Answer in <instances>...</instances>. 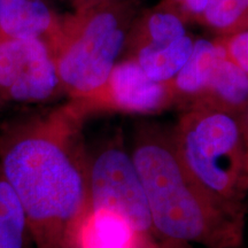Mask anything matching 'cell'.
I'll use <instances>...</instances> for the list:
<instances>
[{
  "instance_id": "6da1fadb",
  "label": "cell",
  "mask_w": 248,
  "mask_h": 248,
  "mask_svg": "<svg viewBox=\"0 0 248 248\" xmlns=\"http://www.w3.org/2000/svg\"><path fill=\"white\" fill-rule=\"evenodd\" d=\"M84 121L67 101L12 121L0 133V170L21 201L37 248H63L89 206Z\"/></svg>"
},
{
  "instance_id": "7a4b0ae2",
  "label": "cell",
  "mask_w": 248,
  "mask_h": 248,
  "mask_svg": "<svg viewBox=\"0 0 248 248\" xmlns=\"http://www.w3.org/2000/svg\"><path fill=\"white\" fill-rule=\"evenodd\" d=\"M150 206L159 240L204 248H240L246 210L232 208L206 191L179 160L171 128L145 122L130 151Z\"/></svg>"
},
{
  "instance_id": "3957f363",
  "label": "cell",
  "mask_w": 248,
  "mask_h": 248,
  "mask_svg": "<svg viewBox=\"0 0 248 248\" xmlns=\"http://www.w3.org/2000/svg\"><path fill=\"white\" fill-rule=\"evenodd\" d=\"M144 0H106L63 15L49 44L63 93L84 97L106 82L122 58L126 37Z\"/></svg>"
},
{
  "instance_id": "277c9868",
  "label": "cell",
  "mask_w": 248,
  "mask_h": 248,
  "mask_svg": "<svg viewBox=\"0 0 248 248\" xmlns=\"http://www.w3.org/2000/svg\"><path fill=\"white\" fill-rule=\"evenodd\" d=\"M179 160L214 198L248 213V161L239 117L215 108L183 109L171 128Z\"/></svg>"
},
{
  "instance_id": "5b68a950",
  "label": "cell",
  "mask_w": 248,
  "mask_h": 248,
  "mask_svg": "<svg viewBox=\"0 0 248 248\" xmlns=\"http://www.w3.org/2000/svg\"><path fill=\"white\" fill-rule=\"evenodd\" d=\"M89 207L116 214L157 239L138 170L120 137L89 155Z\"/></svg>"
},
{
  "instance_id": "8992f818",
  "label": "cell",
  "mask_w": 248,
  "mask_h": 248,
  "mask_svg": "<svg viewBox=\"0 0 248 248\" xmlns=\"http://www.w3.org/2000/svg\"><path fill=\"white\" fill-rule=\"evenodd\" d=\"M68 102L84 120L104 113L155 115L175 107L169 83L151 79L137 62L129 58L117 62L100 88Z\"/></svg>"
},
{
  "instance_id": "52a82bcc",
  "label": "cell",
  "mask_w": 248,
  "mask_h": 248,
  "mask_svg": "<svg viewBox=\"0 0 248 248\" xmlns=\"http://www.w3.org/2000/svg\"><path fill=\"white\" fill-rule=\"evenodd\" d=\"M63 93L48 45L38 38L0 36V98L39 104Z\"/></svg>"
},
{
  "instance_id": "ba28073f",
  "label": "cell",
  "mask_w": 248,
  "mask_h": 248,
  "mask_svg": "<svg viewBox=\"0 0 248 248\" xmlns=\"http://www.w3.org/2000/svg\"><path fill=\"white\" fill-rule=\"evenodd\" d=\"M157 243L116 214L88 206L70 229L63 248H155Z\"/></svg>"
},
{
  "instance_id": "9c48e42d",
  "label": "cell",
  "mask_w": 248,
  "mask_h": 248,
  "mask_svg": "<svg viewBox=\"0 0 248 248\" xmlns=\"http://www.w3.org/2000/svg\"><path fill=\"white\" fill-rule=\"evenodd\" d=\"M62 17L48 0H0V36L38 38L49 46Z\"/></svg>"
},
{
  "instance_id": "30bf717a",
  "label": "cell",
  "mask_w": 248,
  "mask_h": 248,
  "mask_svg": "<svg viewBox=\"0 0 248 248\" xmlns=\"http://www.w3.org/2000/svg\"><path fill=\"white\" fill-rule=\"evenodd\" d=\"M187 33V23L181 14L171 6L159 1L153 7L142 8L135 18L122 58L131 57L144 48L170 44Z\"/></svg>"
},
{
  "instance_id": "8fae6325",
  "label": "cell",
  "mask_w": 248,
  "mask_h": 248,
  "mask_svg": "<svg viewBox=\"0 0 248 248\" xmlns=\"http://www.w3.org/2000/svg\"><path fill=\"white\" fill-rule=\"evenodd\" d=\"M221 54L222 49L215 39H195L191 57L169 82L175 98V107L183 110L192 107L199 100Z\"/></svg>"
},
{
  "instance_id": "7c38bea8",
  "label": "cell",
  "mask_w": 248,
  "mask_h": 248,
  "mask_svg": "<svg viewBox=\"0 0 248 248\" xmlns=\"http://www.w3.org/2000/svg\"><path fill=\"white\" fill-rule=\"evenodd\" d=\"M197 106L215 108L238 117L248 106V74L226 57L223 51L208 85L192 107Z\"/></svg>"
},
{
  "instance_id": "4fadbf2b",
  "label": "cell",
  "mask_w": 248,
  "mask_h": 248,
  "mask_svg": "<svg viewBox=\"0 0 248 248\" xmlns=\"http://www.w3.org/2000/svg\"><path fill=\"white\" fill-rule=\"evenodd\" d=\"M195 39L187 33L170 44L140 49L129 59L137 62L151 79L159 83H169L191 57Z\"/></svg>"
},
{
  "instance_id": "5bb4252c",
  "label": "cell",
  "mask_w": 248,
  "mask_h": 248,
  "mask_svg": "<svg viewBox=\"0 0 248 248\" xmlns=\"http://www.w3.org/2000/svg\"><path fill=\"white\" fill-rule=\"evenodd\" d=\"M28 237L26 212L0 170V248H24Z\"/></svg>"
},
{
  "instance_id": "9a60e30c",
  "label": "cell",
  "mask_w": 248,
  "mask_h": 248,
  "mask_svg": "<svg viewBox=\"0 0 248 248\" xmlns=\"http://www.w3.org/2000/svg\"><path fill=\"white\" fill-rule=\"evenodd\" d=\"M199 24L216 36L248 30V0H209Z\"/></svg>"
},
{
  "instance_id": "2e32d148",
  "label": "cell",
  "mask_w": 248,
  "mask_h": 248,
  "mask_svg": "<svg viewBox=\"0 0 248 248\" xmlns=\"http://www.w3.org/2000/svg\"><path fill=\"white\" fill-rule=\"evenodd\" d=\"M216 43L224 54L248 74V30L226 36H217Z\"/></svg>"
},
{
  "instance_id": "e0dca14e",
  "label": "cell",
  "mask_w": 248,
  "mask_h": 248,
  "mask_svg": "<svg viewBox=\"0 0 248 248\" xmlns=\"http://www.w3.org/2000/svg\"><path fill=\"white\" fill-rule=\"evenodd\" d=\"M208 5L209 0H182L175 9L187 24H199Z\"/></svg>"
},
{
  "instance_id": "ac0fdd59",
  "label": "cell",
  "mask_w": 248,
  "mask_h": 248,
  "mask_svg": "<svg viewBox=\"0 0 248 248\" xmlns=\"http://www.w3.org/2000/svg\"><path fill=\"white\" fill-rule=\"evenodd\" d=\"M68 1L73 7V12H80L94 7V6L101 4L106 0H68Z\"/></svg>"
},
{
  "instance_id": "d6986e66",
  "label": "cell",
  "mask_w": 248,
  "mask_h": 248,
  "mask_svg": "<svg viewBox=\"0 0 248 248\" xmlns=\"http://www.w3.org/2000/svg\"><path fill=\"white\" fill-rule=\"evenodd\" d=\"M239 122L241 126V133H243V140L245 145V151H246L247 161H248V106L239 116Z\"/></svg>"
},
{
  "instance_id": "ffe728a7",
  "label": "cell",
  "mask_w": 248,
  "mask_h": 248,
  "mask_svg": "<svg viewBox=\"0 0 248 248\" xmlns=\"http://www.w3.org/2000/svg\"><path fill=\"white\" fill-rule=\"evenodd\" d=\"M155 248H194L193 245L177 240H159Z\"/></svg>"
},
{
  "instance_id": "44dd1931",
  "label": "cell",
  "mask_w": 248,
  "mask_h": 248,
  "mask_svg": "<svg viewBox=\"0 0 248 248\" xmlns=\"http://www.w3.org/2000/svg\"><path fill=\"white\" fill-rule=\"evenodd\" d=\"M247 207H248V202H247Z\"/></svg>"
}]
</instances>
